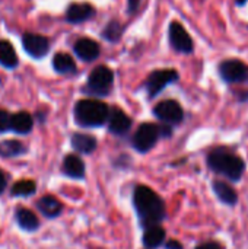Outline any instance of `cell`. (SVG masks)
Masks as SVG:
<instances>
[{"instance_id": "cell-24", "label": "cell", "mask_w": 248, "mask_h": 249, "mask_svg": "<svg viewBox=\"0 0 248 249\" xmlns=\"http://www.w3.org/2000/svg\"><path fill=\"white\" fill-rule=\"evenodd\" d=\"M37 191V184L35 181L32 179H22L16 184H13L12 190H10V194L13 197H22V198H26V197H31L34 196Z\"/></svg>"}, {"instance_id": "cell-29", "label": "cell", "mask_w": 248, "mask_h": 249, "mask_svg": "<svg viewBox=\"0 0 248 249\" xmlns=\"http://www.w3.org/2000/svg\"><path fill=\"white\" fill-rule=\"evenodd\" d=\"M6 185H7V178H6L4 172L0 169V196L4 193V190H6Z\"/></svg>"}, {"instance_id": "cell-7", "label": "cell", "mask_w": 248, "mask_h": 249, "mask_svg": "<svg viewBox=\"0 0 248 249\" xmlns=\"http://www.w3.org/2000/svg\"><path fill=\"white\" fill-rule=\"evenodd\" d=\"M177 79H178V73L175 70H156V71L151 73L145 83L148 95L151 98L156 96L165 86L175 82Z\"/></svg>"}, {"instance_id": "cell-1", "label": "cell", "mask_w": 248, "mask_h": 249, "mask_svg": "<svg viewBox=\"0 0 248 249\" xmlns=\"http://www.w3.org/2000/svg\"><path fill=\"white\" fill-rule=\"evenodd\" d=\"M133 204L143 229L159 225L167 216L164 200L146 185H139L134 188Z\"/></svg>"}, {"instance_id": "cell-30", "label": "cell", "mask_w": 248, "mask_h": 249, "mask_svg": "<svg viewBox=\"0 0 248 249\" xmlns=\"http://www.w3.org/2000/svg\"><path fill=\"white\" fill-rule=\"evenodd\" d=\"M165 249H183V245L178 241H167Z\"/></svg>"}, {"instance_id": "cell-16", "label": "cell", "mask_w": 248, "mask_h": 249, "mask_svg": "<svg viewBox=\"0 0 248 249\" xmlns=\"http://www.w3.org/2000/svg\"><path fill=\"white\" fill-rule=\"evenodd\" d=\"M37 209L47 219L58 217L63 212V204L53 196H44L37 201Z\"/></svg>"}, {"instance_id": "cell-28", "label": "cell", "mask_w": 248, "mask_h": 249, "mask_svg": "<svg viewBox=\"0 0 248 249\" xmlns=\"http://www.w3.org/2000/svg\"><path fill=\"white\" fill-rule=\"evenodd\" d=\"M139 4H140V0H129V1H127V10H129L130 13H133V12L137 10Z\"/></svg>"}, {"instance_id": "cell-3", "label": "cell", "mask_w": 248, "mask_h": 249, "mask_svg": "<svg viewBox=\"0 0 248 249\" xmlns=\"http://www.w3.org/2000/svg\"><path fill=\"white\" fill-rule=\"evenodd\" d=\"M110 108L96 99H82L75 105V120L82 127H101L108 121Z\"/></svg>"}, {"instance_id": "cell-31", "label": "cell", "mask_w": 248, "mask_h": 249, "mask_svg": "<svg viewBox=\"0 0 248 249\" xmlns=\"http://www.w3.org/2000/svg\"><path fill=\"white\" fill-rule=\"evenodd\" d=\"M235 1H237L238 4H244V3H247L248 0H235Z\"/></svg>"}, {"instance_id": "cell-10", "label": "cell", "mask_w": 248, "mask_h": 249, "mask_svg": "<svg viewBox=\"0 0 248 249\" xmlns=\"http://www.w3.org/2000/svg\"><path fill=\"white\" fill-rule=\"evenodd\" d=\"M22 44H23L25 51L28 54H31L32 57H35V58L44 57L48 53V48H50L48 39L45 36L38 35V34H31V32L23 34Z\"/></svg>"}, {"instance_id": "cell-11", "label": "cell", "mask_w": 248, "mask_h": 249, "mask_svg": "<svg viewBox=\"0 0 248 249\" xmlns=\"http://www.w3.org/2000/svg\"><path fill=\"white\" fill-rule=\"evenodd\" d=\"M107 123H108L110 133L115 136H124L132 127V118L120 108L110 109V117Z\"/></svg>"}, {"instance_id": "cell-12", "label": "cell", "mask_w": 248, "mask_h": 249, "mask_svg": "<svg viewBox=\"0 0 248 249\" xmlns=\"http://www.w3.org/2000/svg\"><path fill=\"white\" fill-rule=\"evenodd\" d=\"M61 172L72 179H83L86 174L85 162L77 155H67L63 159Z\"/></svg>"}, {"instance_id": "cell-13", "label": "cell", "mask_w": 248, "mask_h": 249, "mask_svg": "<svg viewBox=\"0 0 248 249\" xmlns=\"http://www.w3.org/2000/svg\"><path fill=\"white\" fill-rule=\"evenodd\" d=\"M15 222L22 231L26 232H35L39 228V219L37 217V214L25 207H18L15 210Z\"/></svg>"}, {"instance_id": "cell-14", "label": "cell", "mask_w": 248, "mask_h": 249, "mask_svg": "<svg viewBox=\"0 0 248 249\" xmlns=\"http://www.w3.org/2000/svg\"><path fill=\"white\" fill-rule=\"evenodd\" d=\"M75 53H76V55L79 58H82L85 61H92V60L98 58V55L101 53V48H99L98 42H95L94 39L80 38L75 44Z\"/></svg>"}, {"instance_id": "cell-6", "label": "cell", "mask_w": 248, "mask_h": 249, "mask_svg": "<svg viewBox=\"0 0 248 249\" xmlns=\"http://www.w3.org/2000/svg\"><path fill=\"white\" fill-rule=\"evenodd\" d=\"M153 114L156 115L158 120H161L165 124H180L184 118V111L181 105L172 99L159 102L153 108Z\"/></svg>"}, {"instance_id": "cell-9", "label": "cell", "mask_w": 248, "mask_h": 249, "mask_svg": "<svg viewBox=\"0 0 248 249\" xmlns=\"http://www.w3.org/2000/svg\"><path fill=\"white\" fill-rule=\"evenodd\" d=\"M170 41L174 50L180 53H191L193 51V39L184 29V26L178 22H172L170 26Z\"/></svg>"}, {"instance_id": "cell-19", "label": "cell", "mask_w": 248, "mask_h": 249, "mask_svg": "<svg viewBox=\"0 0 248 249\" xmlns=\"http://www.w3.org/2000/svg\"><path fill=\"white\" fill-rule=\"evenodd\" d=\"M212 187H213V191H215L216 197L221 200V203H224V204H227V206H235V204L238 203V196H237V193H235L234 188L229 187L227 182L216 179V181H213Z\"/></svg>"}, {"instance_id": "cell-27", "label": "cell", "mask_w": 248, "mask_h": 249, "mask_svg": "<svg viewBox=\"0 0 248 249\" xmlns=\"http://www.w3.org/2000/svg\"><path fill=\"white\" fill-rule=\"evenodd\" d=\"M196 249H224V247L218 242H206V244L199 245Z\"/></svg>"}, {"instance_id": "cell-18", "label": "cell", "mask_w": 248, "mask_h": 249, "mask_svg": "<svg viewBox=\"0 0 248 249\" xmlns=\"http://www.w3.org/2000/svg\"><path fill=\"white\" fill-rule=\"evenodd\" d=\"M34 127V118L31 114L20 111L12 115V123H10V130L16 134H28L32 131Z\"/></svg>"}, {"instance_id": "cell-17", "label": "cell", "mask_w": 248, "mask_h": 249, "mask_svg": "<svg viewBox=\"0 0 248 249\" xmlns=\"http://www.w3.org/2000/svg\"><path fill=\"white\" fill-rule=\"evenodd\" d=\"M72 147L82 155H91L96 149V139L91 134L85 133H75L70 137Z\"/></svg>"}, {"instance_id": "cell-23", "label": "cell", "mask_w": 248, "mask_h": 249, "mask_svg": "<svg viewBox=\"0 0 248 249\" xmlns=\"http://www.w3.org/2000/svg\"><path fill=\"white\" fill-rule=\"evenodd\" d=\"M0 64L7 69H13L18 66V57L12 44L3 39H0Z\"/></svg>"}, {"instance_id": "cell-8", "label": "cell", "mask_w": 248, "mask_h": 249, "mask_svg": "<svg viewBox=\"0 0 248 249\" xmlns=\"http://www.w3.org/2000/svg\"><path fill=\"white\" fill-rule=\"evenodd\" d=\"M219 73L228 83H241L248 80V66L240 60H227L221 63Z\"/></svg>"}, {"instance_id": "cell-21", "label": "cell", "mask_w": 248, "mask_h": 249, "mask_svg": "<svg viewBox=\"0 0 248 249\" xmlns=\"http://www.w3.org/2000/svg\"><path fill=\"white\" fill-rule=\"evenodd\" d=\"M28 152L26 146L19 140L0 142V158H19Z\"/></svg>"}, {"instance_id": "cell-5", "label": "cell", "mask_w": 248, "mask_h": 249, "mask_svg": "<svg viewBox=\"0 0 248 249\" xmlns=\"http://www.w3.org/2000/svg\"><path fill=\"white\" fill-rule=\"evenodd\" d=\"M159 137H161L159 125L152 124V123H145L133 134L132 143H133V147L139 153H148L156 144Z\"/></svg>"}, {"instance_id": "cell-20", "label": "cell", "mask_w": 248, "mask_h": 249, "mask_svg": "<svg viewBox=\"0 0 248 249\" xmlns=\"http://www.w3.org/2000/svg\"><path fill=\"white\" fill-rule=\"evenodd\" d=\"M165 231L156 225V226H149L143 232V245L148 249L159 248L165 242Z\"/></svg>"}, {"instance_id": "cell-2", "label": "cell", "mask_w": 248, "mask_h": 249, "mask_svg": "<svg viewBox=\"0 0 248 249\" xmlns=\"http://www.w3.org/2000/svg\"><path fill=\"white\" fill-rule=\"evenodd\" d=\"M208 166L210 171L227 177L231 181H240L246 171V163L241 158L219 147L209 153Z\"/></svg>"}, {"instance_id": "cell-22", "label": "cell", "mask_w": 248, "mask_h": 249, "mask_svg": "<svg viewBox=\"0 0 248 249\" xmlns=\"http://www.w3.org/2000/svg\"><path fill=\"white\" fill-rule=\"evenodd\" d=\"M53 67L56 69V71L67 74V73H73L76 70V63L73 60V57H70L66 53H58L54 55L53 60Z\"/></svg>"}, {"instance_id": "cell-25", "label": "cell", "mask_w": 248, "mask_h": 249, "mask_svg": "<svg viewBox=\"0 0 248 249\" xmlns=\"http://www.w3.org/2000/svg\"><path fill=\"white\" fill-rule=\"evenodd\" d=\"M121 29H123V28H121V25H120L117 20H111V22L105 26L102 35H104L105 39H108V41H111V42H115V41H118L120 36H121Z\"/></svg>"}, {"instance_id": "cell-4", "label": "cell", "mask_w": 248, "mask_h": 249, "mask_svg": "<svg viewBox=\"0 0 248 249\" xmlns=\"http://www.w3.org/2000/svg\"><path fill=\"white\" fill-rule=\"evenodd\" d=\"M114 83V74L111 69L105 66H98L88 77V83L85 86V92L89 95L104 96L108 95Z\"/></svg>"}, {"instance_id": "cell-26", "label": "cell", "mask_w": 248, "mask_h": 249, "mask_svg": "<svg viewBox=\"0 0 248 249\" xmlns=\"http://www.w3.org/2000/svg\"><path fill=\"white\" fill-rule=\"evenodd\" d=\"M10 123H12V115L7 111L0 109V134L10 130Z\"/></svg>"}, {"instance_id": "cell-15", "label": "cell", "mask_w": 248, "mask_h": 249, "mask_svg": "<svg viewBox=\"0 0 248 249\" xmlns=\"http://www.w3.org/2000/svg\"><path fill=\"white\" fill-rule=\"evenodd\" d=\"M95 13L94 7L88 3H75L70 4L67 12H66V19L70 23H80L92 18Z\"/></svg>"}]
</instances>
